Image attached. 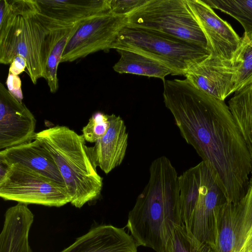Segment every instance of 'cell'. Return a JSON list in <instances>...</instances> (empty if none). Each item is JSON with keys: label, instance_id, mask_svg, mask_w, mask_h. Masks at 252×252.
<instances>
[{"label": "cell", "instance_id": "obj_1", "mask_svg": "<svg viewBox=\"0 0 252 252\" xmlns=\"http://www.w3.org/2000/svg\"><path fill=\"white\" fill-rule=\"evenodd\" d=\"M163 83L165 105L182 136L210 168L227 201L238 202L249 189L252 164L228 106L187 79Z\"/></svg>", "mask_w": 252, "mask_h": 252}, {"label": "cell", "instance_id": "obj_2", "mask_svg": "<svg viewBox=\"0 0 252 252\" xmlns=\"http://www.w3.org/2000/svg\"><path fill=\"white\" fill-rule=\"evenodd\" d=\"M149 181L128 214L126 225L137 246L165 252L175 227L182 224L179 176L162 156L149 168Z\"/></svg>", "mask_w": 252, "mask_h": 252}, {"label": "cell", "instance_id": "obj_3", "mask_svg": "<svg viewBox=\"0 0 252 252\" xmlns=\"http://www.w3.org/2000/svg\"><path fill=\"white\" fill-rule=\"evenodd\" d=\"M50 29L40 18L35 0H0V63L17 55L27 61L32 83L44 78Z\"/></svg>", "mask_w": 252, "mask_h": 252}, {"label": "cell", "instance_id": "obj_4", "mask_svg": "<svg viewBox=\"0 0 252 252\" xmlns=\"http://www.w3.org/2000/svg\"><path fill=\"white\" fill-rule=\"evenodd\" d=\"M34 138L53 158L72 205L79 209L99 197L103 178L92 162L82 135L66 126L57 125L36 132Z\"/></svg>", "mask_w": 252, "mask_h": 252}, {"label": "cell", "instance_id": "obj_5", "mask_svg": "<svg viewBox=\"0 0 252 252\" xmlns=\"http://www.w3.org/2000/svg\"><path fill=\"white\" fill-rule=\"evenodd\" d=\"M182 224L189 233L214 250L220 209L225 196L203 161L179 176Z\"/></svg>", "mask_w": 252, "mask_h": 252}, {"label": "cell", "instance_id": "obj_6", "mask_svg": "<svg viewBox=\"0 0 252 252\" xmlns=\"http://www.w3.org/2000/svg\"><path fill=\"white\" fill-rule=\"evenodd\" d=\"M111 49L138 53L168 67L171 75L185 76L194 64L211 54L206 49L151 30L123 27Z\"/></svg>", "mask_w": 252, "mask_h": 252}, {"label": "cell", "instance_id": "obj_7", "mask_svg": "<svg viewBox=\"0 0 252 252\" xmlns=\"http://www.w3.org/2000/svg\"><path fill=\"white\" fill-rule=\"evenodd\" d=\"M127 17L129 26L159 32L208 50L205 35L186 0H149Z\"/></svg>", "mask_w": 252, "mask_h": 252}, {"label": "cell", "instance_id": "obj_8", "mask_svg": "<svg viewBox=\"0 0 252 252\" xmlns=\"http://www.w3.org/2000/svg\"><path fill=\"white\" fill-rule=\"evenodd\" d=\"M0 197L4 200L47 207H60L70 202L65 187L19 163L7 165L0 176Z\"/></svg>", "mask_w": 252, "mask_h": 252}, {"label": "cell", "instance_id": "obj_9", "mask_svg": "<svg viewBox=\"0 0 252 252\" xmlns=\"http://www.w3.org/2000/svg\"><path fill=\"white\" fill-rule=\"evenodd\" d=\"M127 23V16L110 12L79 22L66 44L61 63L72 62L99 51H109L120 31Z\"/></svg>", "mask_w": 252, "mask_h": 252}, {"label": "cell", "instance_id": "obj_10", "mask_svg": "<svg viewBox=\"0 0 252 252\" xmlns=\"http://www.w3.org/2000/svg\"><path fill=\"white\" fill-rule=\"evenodd\" d=\"M36 121L23 102L0 83V149L34 140Z\"/></svg>", "mask_w": 252, "mask_h": 252}, {"label": "cell", "instance_id": "obj_11", "mask_svg": "<svg viewBox=\"0 0 252 252\" xmlns=\"http://www.w3.org/2000/svg\"><path fill=\"white\" fill-rule=\"evenodd\" d=\"M186 1L205 35L210 54L231 60L241 37L229 23L220 18L202 0Z\"/></svg>", "mask_w": 252, "mask_h": 252}, {"label": "cell", "instance_id": "obj_12", "mask_svg": "<svg viewBox=\"0 0 252 252\" xmlns=\"http://www.w3.org/2000/svg\"><path fill=\"white\" fill-rule=\"evenodd\" d=\"M234 75L232 60L210 54L192 66L184 76L196 89L224 101L233 93Z\"/></svg>", "mask_w": 252, "mask_h": 252}, {"label": "cell", "instance_id": "obj_13", "mask_svg": "<svg viewBox=\"0 0 252 252\" xmlns=\"http://www.w3.org/2000/svg\"><path fill=\"white\" fill-rule=\"evenodd\" d=\"M110 125L106 133L88 153L94 165L106 174L123 162L128 145V134L124 120L114 114L109 115Z\"/></svg>", "mask_w": 252, "mask_h": 252}, {"label": "cell", "instance_id": "obj_14", "mask_svg": "<svg viewBox=\"0 0 252 252\" xmlns=\"http://www.w3.org/2000/svg\"><path fill=\"white\" fill-rule=\"evenodd\" d=\"M137 247L124 228L101 224L91 228L59 252H137Z\"/></svg>", "mask_w": 252, "mask_h": 252}, {"label": "cell", "instance_id": "obj_15", "mask_svg": "<svg viewBox=\"0 0 252 252\" xmlns=\"http://www.w3.org/2000/svg\"><path fill=\"white\" fill-rule=\"evenodd\" d=\"M38 12L59 25L70 26L110 12V0H35Z\"/></svg>", "mask_w": 252, "mask_h": 252}, {"label": "cell", "instance_id": "obj_16", "mask_svg": "<svg viewBox=\"0 0 252 252\" xmlns=\"http://www.w3.org/2000/svg\"><path fill=\"white\" fill-rule=\"evenodd\" d=\"M0 161L7 165L21 163L65 187L53 158L37 139L0 150Z\"/></svg>", "mask_w": 252, "mask_h": 252}, {"label": "cell", "instance_id": "obj_17", "mask_svg": "<svg viewBox=\"0 0 252 252\" xmlns=\"http://www.w3.org/2000/svg\"><path fill=\"white\" fill-rule=\"evenodd\" d=\"M0 234V252H33L29 234L34 215L28 205L17 203L5 212Z\"/></svg>", "mask_w": 252, "mask_h": 252}, {"label": "cell", "instance_id": "obj_18", "mask_svg": "<svg viewBox=\"0 0 252 252\" xmlns=\"http://www.w3.org/2000/svg\"><path fill=\"white\" fill-rule=\"evenodd\" d=\"M78 23L70 26H58L51 30L49 33L48 50L44 78L47 81L50 91L52 93H56L59 88L58 67L61 63L66 44Z\"/></svg>", "mask_w": 252, "mask_h": 252}, {"label": "cell", "instance_id": "obj_19", "mask_svg": "<svg viewBox=\"0 0 252 252\" xmlns=\"http://www.w3.org/2000/svg\"><path fill=\"white\" fill-rule=\"evenodd\" d=\"M120 55L113 69L121 74L129 73L158 78L163 81L171 70L166 66L143 54L125 50H117Z\"/></svg>", "mask_w": 252, "mask_h": 252}, {"label": "cell", "instance_id": "obj_20", "mask_svg": "<svg viewBox=\"0 0 252 252\" xmlns=\"http://www.w3.org/2000/svg\"><path fill=\"white\" fill-rule=\"evenodd\" d=\"M228 106L246 142L252 164V84L235 92Z\"/></svg>", "mask_w": 252, "mask_h": 252}, {"label": "cell", "instance_id": "obj_21", "mask_svg": "<svg viewBox=\"0 0 252 252\" xmlns=\"http://www.w3.org/2000/svg\"><path fill=\"white\" fill-rule=\"evenodd\" d=\"M239 202L227 201L221 207L213 252H234L240 215Z\"/></svg>", "mask_w": 252, "mask_h": 252}, {"label": "cell", "instance_id": "obj_22", "mask_svg": "<svg viewBox=\"0 0 252 252\" xmlns=\"http://www.w3.org/2000/svg\"><path fill=\"white\" fill-rule=\"evenodd\" d=\"M231 60L235 69V93L252 84V33L244 32Z\"/></svg>", "mask_w": 252, "mask_h": 252}, {"label": "cell", "instance_id": "obj_23", "mask_svg": "<svg viewBox=\"0 0 252 252\" xmlns=\"http://www.w3.org/2000/svg\"><path fill=\"white\" fill-rule=\"evenodd\" d=\"M213 9L232 17L246 32L252 33V0H202Z\"/></svg>", "mask_w": 252, "mask_h": 252}, {"label": "cell", "instance_id": "obj_24", "mask_svg": "<svg viewBox=\"0 0 252 252\" xmlns=\"http://www.w3.org/2000/svg\"><path fill=\"white\" fill-rule=\"evenodd\" d=\"M165 252H213L207 244L188 232L186 227L177 225L169 239Z\"/></svg>", "mask_w": 252, "mask_h": 252}, {"label": "cell", "instance_id": "obj_25", "mask_svg": "<svg viewBox=\"0 0 252 252\" xmlns=\"http://www.w3.org/2000/svg\"><path fill=\"white\" fill-rule=\"evenodd\" d=\"M109 115L101 112L92 115L82 130L86 141L95 143L104 136L110 125Z\"/></svg>", "mask_w": 252, "mask_h": 252}, {"label": "cell", "instance_id": "obj_26", "mask_svg": "<svg viewBox=\"0 0 252 252\" xmlns=\"http://www.w3.org/2000/svg\"><path fill=\"white\" fill-rule=\"evenodd\" d=\"M149 0H110V12L128 16L146 4Z\"/></svg>", "mask_w": 252, "mask_h": 252}, {"label": "cell", "instance_id": "obj_27", "mask_svg": "<svg viewBox=\"0 0 252 252\" xmlns=\"http://www.w3.org/2000/svg\"><path fill=\"white\" fill-rule=\"evenodd\" d=\"M5 83L8 92L19 101L23 102V95L21 89V81L19 76L8 72Z\"/></svg>", "mask_w": 252, "mask_h": 252}, {"label": "cell", "instance_id": "obj_28", "mask_svg": "<svg viewBox=\"0 0 252 252\" xmlns=\"http://www.w3.org/2000/svg\"><path fill=\"white\" fill-rule=\"evenodd\" d=\"M27 61L22 56L17 55L13 59L10 64L9 72L18 75L27 68Z\"/></svg>", "mask_w": 252, "mask_h": 252}, {"label": "cell", "instance_id": "obj_29", "mask_svg": "<svg viewBox=\"0 0 252 252\" xmlns=\"http://www.w3.org/2000/svg\"><path fill=\"white\" fill-rule=\"evenodd\" d=\"M241 252H252V226Z\"/></svg>", "mask_w": 252, "mask_h": 252}]
</instances>
